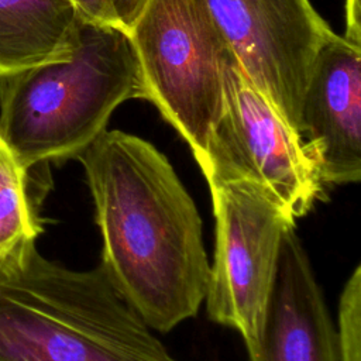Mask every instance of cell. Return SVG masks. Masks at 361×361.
Here are the masks:
<instances>
[{"label":"cell","instance_id":"6da1fadb","mask_svg":"<svg viewBox=\"0 0 361 361\" xmlns=\"http://www.w3.org/2000/svg\"><path fill=\"white\" fill-rule=\"evenodd\" d=\"M76 159L109 281L155 331L195 317L210 264L197 207L172 164L149 141L121 130H104Z\"/></svg>","mask_w":361,"mask_h":361},{"label":"cell","instance_id":"9c48e42d","mask_svg":"<svg viewBox=\"0 0 361 361\" xmlns=\"http://www.w3.org/2000/svg\"><path fill=\"white\" fill-rule=\"evenodd\" d=\"M250 361H338L336 330L310 259L289 227L264 326Z\"/></svg>","mask_w":361,"mask_h":361},{"label":"cell","instance_id":"5bb4252c","mask_svg":"<svg viewBox=\"0 0 361 361\" xmlns=\"http://www.w3.org/2000/svg\"><path fill=\"white\" fill-rule=\"evenodd\" d=\"M149 0H110L120 27L128 32Z\"/></svg>","mask_w":361,"mask_h":361},{"label":"cell","instance_id":"3957f363","mask_svg":"<svg viewBox=\"0 0 361 361\" xmlns=\"http://www.w3.org/2000/svg\"><path fill=\"white\" fill-rule=\"evenodd\" d=\"M128 99H144L128 34L82 21L69 56L0 80V137L27 171L78 158Z\"/></svg>","mask_w":361,"mask_h":361},{"label":"cell","instance_id":"ba28073f","mask_svg":"<svg viewBox=\"0 0 361 361\" xmlns=\"http://www.w3.org/2000/svg\"><path fill=\"white\" fill-rule=\"evenodd\" d=\"M298 133L324 185L361 178V48L334 35L320 49L302 97Z\"/></svg>","mask_w":361,"mask_h":361},{"label":"cell","instance_id":"4fadbf2b","mask_svg":"<svg viewBox=\"0 0 361 361\" xmlns=\"http://www.w3.org/2000/svg\"><path fill=\"white\" fill-rule=\"evenodd\" d=\"M72 1L82 21L120 27L114 16V11L111 8L110 0H72Z\"/></svg>","mask_w":361,"mask_h":361},{"label":"cell","instance_id":"8992f818","mask_svg":"<svg viewBox=\"0 0 361 361\" xmlns=\"http://www.w3.org/2000/svg\"><path fill=\"white\" fill-rule=\"evenodd\" d=\"M199 166L204 178H248L264 185L295 219L314 206L326 186L300 135L254 87L230 48L221 114Z\"/></svg>","mask_w":361,"mask_h":361},{"label":"cell","instance_id":"8fae6325","mask_svg":"<svg viewBox=\"0 0 361 361\" xmlns=\"http://www.w3.org/2000/svg\"><path fill=\"white\" fill-rule=\"evenodd\" d=\"M30 186L31 171L17 162L0 137V259L34 243L42 231Z\"/></svg>","mask_w":361,"mask_h":361},{"label":"cell","instance_id":"52a82bcc","mask_svg":"<svg viewBox=\"0 0 361 361\" xmlns=\"http://www.w3.org/2000/svg\"><path fill=\"white\" fill-rule=\"evenodd\" d=\"M206 3L250 82L298 133L300 103L316 58L336 32L309 0Z\"/></svg>","mask_w":361,"mask_h":361},{"label":"cell","instance_id":"7a4b0ae2","mask_svg":"<svg viewBox=\"0 0 361 361\" xmlns=\"http://www.w3.org/2000/svg\"><path fill=\"white\" fill-rule=\"evenodd\" d=\"M0 361H176L102 267L27 243L0 259Z\"/></svg>","mask_w":361,"mask_h":361},{"label":"cell","instance_id":"30bf717a","mask_svg":"<svg viewBox=\"0 0 361 361\" xmlns=\"http://www.w3.org/2000/svg\"><path fill=\"white\" fill-rule=\"evenodd\" d=\"M80 24L72 0H0V80L69 56Z\"/></svg>","mask_w":361,"mask_h":361},{"label":"cell","instance_id":"9a60e30c","mask_svg":"<svg viewBox=\"0 0 361 361\" xmlns=\"http://www.w3.org/2000/svg\"><path fill=\"white\" fill-rule=\"evenodd\" d=\"M345 41L361 48V6L360 0H345Z\"/></svg>","mask_w":361,"mask_h":361},{"label":"cell","instance_id":"5b68a950","mask_svg":"<svg viewBox=\"0 0 361 361\" xmlns=\"http://www.w3.org/2000/svg\"><path fill=\"white\" fill-rule=\"evenodd\" d=\"M216 219V247L204 296L212 322L237 330L252 353L259 341L290 212L248 178H206Z\"/></svg>","mask_w":361,"mask_h":361},{"label":"cell","instance_id":"277c9868","mask_svg":"<svg viewBox=\"0 0 361 361\" xmlns=\"http://www.w3.org/2000/svg\"><path fill=\"white\" fill-rule=\"evenodd\" d=\"M144 99L203 162L223 109V65L228 49L206 0H149L127 32Z\"/></svg>","mask_w":361,"mask_h":361},{"label":"cell","instance_id":"7c38bea8","mask_svg":"<svg viewBox=\"0 0 361 361\" xmlns=\"http://www.w3.org/2000/svg\"><path fill=\"white\" fill-rule=\"evenodd\" d=\"M336 347L338 361H361V267L345 281L337 313Z\"/></svg>","mask_w":361,"mask_h":361}]
</instances>
